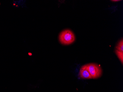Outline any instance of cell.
I'll return each instance as SVG.
<instances>
[{
	"label": "cell",
	"mask_w": 123,
	"mask_h": 92,
	"mask_svg": "<svg viewBox=\"0 0 123 92\" xmlns=\"http://www.w3.org/2000/svg\"><path fill=\"white\" fill-rule=\"evenodd\" d=\"M60 43L64 45H69L74 43L76 39L74 33L71 30L66 29L62 31L59 37Z\"/></svg>",
	"instance_id": "6da1fadb"
},
{
	"label": "cell",
	"mask_w": 123,
	"mask_h": 92,
	"mask_svg": "<svg viewBox=\"0 0 123 92\" xmlns=\"http://www.w3.org/2000/svg\"><path fill=\"white\" fill-rule=\"evenodd\" d=\"M85 65L92 79H97L102 76L103 73L102 68L98 64L90 63Z\"/></svg>",
	"instance_id": "7a4b0ae2"
},
{
	"label": "cell",
	"mask_w": 123,
	"mask_h": 92,
	"mask_svg": "<svg viewBox=\"0 0 123 92\" xmlns=\"http://www.w3.org/2000/svg\"><path fill=\"white\" fill-rule=\"evenodd\" d=\"M79 76L81 79H92V77L86 68V65L83 66L80 69Z\"/></svg>",
	"instance_id": "3957f363"
},
{
	"label": "cell",
	"mask_w": 123,
	"mask_h": 92,
	"mask_svg": "<svg viewBox=\"0 0 123 92\" xmlns=\"http://www.w3.org/2000/svg\"><path fill=\"white\" fill-rule=\"evenodd\" d=\"M116 49L118 51L123 52V39H121L119 41L116 46Z\"/></svg>",
	"instance_id": "277c9868"
},
{
	"label": "cell",
	"mask_w": 123,
	"mask_h": 92,
	"mask_svg": "<svg viewBox=\"0 0 123 92\" xmlns=\"http://www.w3.org/2000/svg\"><path fill=\"white\" fill-rule=\"evenodd\" d=\"M115 53L116 54V55L118 57L119 59L121 61V63L123 65V52H120V51H118V50H117L115 49Z\"/></svg>",
	"instance_id": "5b68a950"
},
{
	"label": "cell",
	"mask_w": 123,
	"mask_h": 92,
	"mask_svg": "<svg viewBox=\"0 0 123 92\" xmlns=\"http://www.w3.org/2000/svg\"><path fill=\"white\" fill-rule=\"evenodd\" d=\"M111 1L112 2H118L120 1L121 0H111Z\"/></svg>",
	"instance_id": "8992f818"
}]
</instances>
